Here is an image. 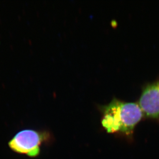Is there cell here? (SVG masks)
<instances>
[{
  "mask_svg": "<svg viewBox=\"0 0 159 159\" xmlns=\"http://www.w3.org/2000/svg\"><path fill=\"white\" fill-rule=\"evenodd\" d=\"M102 113V125L108 133L132 134L143 113L138 104L124 102L114 98L107 105L100 106Z\"/></svg>",
  "mask_w": 159,
  "mask_h": 159,
  "instance_id": "obj_1",
  "label": "cell"
},
{
  "mask_svg": "<svg viewBox=\"0 0 159 159\" xmlns=\"http://www.w3.org/2000/svg\"><path fill=\"white\" fill-rule=\"evenodd\" d=\"M138 104L143 114L152 119H159V81L144 89Z\"/></svg>",
  "mask_w": 159,
  "mask_h": 159,
  "instance_id": "obj_3",
  "label": "cell"
},
{
  "mask_svg": "<svg viewBox=\"0 0 159 159\" xmlns=\"http://www.w3.org/2000/svg\"><path fill=\"white\" fill-rule=\"evenodd\" d=\"M41 141V135L36 131L24 130L17 134L9 142V146L16 152L36 157L39 155Z\"/></svg>",
  "mask_w": 159,
  "mask_h": 159,
  "instance_id": "obj_2",
  "label": "cell"
}]
</instances>
